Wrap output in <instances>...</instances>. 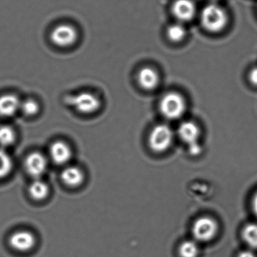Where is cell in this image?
Returning a JSON list of instances; mask_svg holds the SVG:
<instances>
[{
    "instance_id": "obj_9",
    "label": "cell",
    "mask_w": 257,
    "mask_h": 257,
    "mask_svg": "<svg viewBox=\"0 0 257 257\" xmlns=\"http://www.w3.org/2000/svg\"><path fill=\"white\" fill-rule=\"evenodd\" d=\"M37 239L31 231L21 230L12 234L10 244L13 249L19 252H28L35 246Z\"/></svg>"
},
{
    "instance_id": "obj_11",
    "label": "cell",
    "mask_w": 257,
    "mask_h": 257,
    "mask_svg": "<svg viewBox=\"0 0 257 257\" xmlns=\"http://www.w3.org/2000/svg\"><path fill=\"white\" fill-rule=\"evenodd\" d=\"M50 156L57 165H65L71 160L73 151L67 143L58 141L51 146Z\"/></svg>"
},
{
    "instance_id": "obj_2",
    "label": "cell",
    "mask_w": 257,
    "mask_h": 257,
    "mask_svg": "<svg viewBox=\"0 0 257 257\" xmlns=\"http://www.w3.org/2000/svg\"><path fill=\"white\" fill-rule=\"evenodd\" d=\"M174 142V132L168 124H159L152 129L149 136V146L156 153H165Z\"/></svg>"
},
{
    "instance_id": "obj_20",
    "label": "cell",
    "mask_w": 257,
    "mask_h": 257,
    "mask_svg": "<svg viewBox=\"0 0 257 257\" xmlns=\"http://www.w3.org/2000/svg\"><path fill=\"white\" fill-rule=\"evenodd\" d=\"M168 39L174 43H180L186 37V29L181 25H173L167 31Z\"/></svg>"
},
{
    "instance_id": "obj_18",
    "label": "cell",
    "mask_w": 257,
    "mask_h": 257,
    "mask_svg": "<svg viewBox=\"0 0 257 257\" xmlns=\"http://www.w3.org/2000/svg\"><path fill=\"white\" fill-rule=\"evenodd\" d=\"M13 169V162L11 156L4 150H0V180L8 177Z\"/></svg>"
},
{
    "instance_id": "obj_16",
    "label": "cell",
    "mask_w": 257,
    "mask_h": 257,
    "mask_svg": "<svg viewBox=\"0 0 257 257\" xmlns=\"http://www.w3.org/2000/svg\"><path fill=\"white\" fill-rule=\"evenodd\" d=\"M242 237L249 247L257 249V223L246 224L242 230Z\"/></svg>"
},
{
    "instance_id": "obj_4",
    "label": "cell",
    "mask_w": 257,
    "mask_h": 257,
    "mask_svg": "<svg viewBox=\"0 0 257 257\" xmlns=\"http://www.w3.org/2000/svg\"><path fill=\"white\" fill-rule=\"evenodd\" d=\"M179 138L187 146L191 156H198L201 153V147L199 139L201 130L193 121H186L182 122L178 127Z\"/></svg>"
},
{
    "instance_id": "obj_5",
    "label": "cell",
    "mask_w": 257,
    "mask_h": 257,
    "mask_svg": "<svg viewBox=\"0 0 257 257\" xmlns=\"http://www.w3.org/2000/svg\"><path fill=\"white\" fill-rule=\"evenodd\" d=\"M65 101L77 112L85 115L97 112L101 106V101L97 96L86 91L69 96L66 98Z\"/></svg>"
},
{
    "instance_id": "obj_24",
    "label": "cell",
    "mask_w": 257,
    "mask_h": 257,
    "mask_svg": "<svg viewBox=\"0 0 257 257\" xmlns=\"http://www.w3.org/2000/svg\"><path fill=\"white\" fill-rule=\"evenodd\" d=\"M252 210H253V213L257 216V192L254 195L253 198H252Z\"/></svg>"
},
{
    "instance_id": "obj_14",
    "label": "cell",
    "mask_w": 257,
    "mask_h": 257,
    "mask_svg": "<svg viewBox=\"0 0 257 257\" xmlns=\"http://www.w3.org/2000/svg\"><path fill=\"white\" fill-rule=\"evenodd\" d=\"M61 177L64 184L72 188L79 187L85 180L83 171L76 166H69L64 168Z\"/></svg>"
},
{
    "instance_id": "obj_21",
    "label": "cell",
    "mask_w": 257,
    "mask_h": 257,
    "mask_svg": "<svg viewBox=\"0 0 257 257\" xmlns=\"http://www.w3.org/2000/svg\"><path fill=\"white\" fill-rule=\"evenodd\" d=\"M40 105L34 99H28L21 103L20 110L28 116H34L40 112Z\"/></svg>"
},
{
    "instance_id": "obj_1",
    "label": "cell",
    "mask_w": 257,
    "mask_h": 257,
    "mask_svg": "<svg viewBox=\"0 0 257 257\" xmlns=\"http://www.w3.org/2000/svg\"><path fill=\"white\" fill-rule=\"evenodd\" d=\"M201 22L204 29L209 32H220L226 27L228 16L219 6L210 4L201 12Z\"/></svg>"
},
{
    "instance_id": "obj_15",
    "label": "cell",
    "mask_w": 257,
    "mask_h": 257,
    "mask_svg": "<svg viewBox=\"0 0 257 257\" xmlns=\"http://www.w3.org/2000/svg\"><path fill=\"white\" fill-rule=\"evenodd\" d=\"M49 185L40 178L36 179L29 187L30 195L36 201L46 199L49 195Z\"/></svg>"
},
{
    "instance_id": "obj_7",
    "label": "cell",
    "mask_w": 257,
    "mask_h": 257,
    "mask_svg": "<svg viewBox=\"0 0 257 257\" xmlns=\"http://www.w3.org/2000/svg\"><path fill=\"white\" fill-rule=\"evenodd\" d=\"M50 38L55 46L60 48H69L77 42L79 34L74 27L62 24L52 30Z\"/></svg>"
},
{
    "instance_id": "obj_3",
    "label": "cell",
    "mask_w": 257,
    "mask_h": 257,
    "mask_svg": "<svg viewBox=\"0 0 257 257\" xmlns=\"http://www.w3.org/2000/svg\"><path fill=\"white\" fill-rule=\"evenodd\" d=\"M159 109L162 115L168 119H178L186 112V100L180 94L168 93L161 100Z\"/></svg>"
},
{
    "instance_id": "obj_12",
    "label": "cell",
    "mask_w": 257,
    "mask_h": 257,
    "mask_svg": "<svg viewBox=\"0 0 257 257\" xmlns=\"http://www.w3.org/2000/svg\"><path fill=\"white\" fill-rule=\"evenodd\" d=\"M21 101L16 94H6L0 96V115L3 117L13 116L20 110Z\"/></svg>"
},
{
    "instance_id": "obj_13",
    "label": "cell",
    "mask_w": 257,
    "mask_h": 257,
    "mask_svg": "<svg viewBox=\"0 0 257 257\" xmlns=\"http://www.w3.org/2000/svg\"><path fill=\"white\" fill-rule=\"evenodd\" d=\"M138 82L140 86L144 90L152 91L159 85V76L154 69L149 67H144L138 72Z\"/></svg>"
},
{
    "instance_id": "obj_17",
    "label": "cell",
    "mask_w": 257,
    "mask_h": 257,
    "mask_svg": "<svg viewBox=\"0 0 257 257\" xmlns=\"http://www.w3.org/2000/svg\"><path fill=\"white\" fill-rule=\"evenodd\" d=\"M198 253L199 247L196 240H185L179 247V255L180 257H197Z\"/></svg>"
},
{
    "instance_id": "obj_23",
    "label": "cell",
    "mask_w": 257,
    "mask_h": 257,
    "mask_svg": "<svg viewBox=\"0 0 257 257\" xmlns=\"http://www.w3.org/2000/svg\"><path fill=\"white\" fill-rule=\"evenodd\" d=\"M237 257H256L255 256V253L252 252V250L249 249H246V250L241 251L240 253L238 254Z\"/></svg>"
},
{
    "instance_id": "obj_19",
    "label": "cell",
    "mask_w": 257,
    "mask_h": 257,
    "mask_svg": "<svg viewBox=\"0 0 257 257\" xmlns=\"http://www.w3.org/2000/svg\"><path fill=\"white\" fill-rule=\"evenodd\" d=\"M16 140V134L13 127L8 125L0 126V146L10 147Z\"/></svg>"
},
{
    "instance_id": "obj_6",
    "label": "cell",
    "mask_w": 257,
    "mask_h": 257,
    "mask_svg": "<svg viewBox=\"0 0 257 257\" xmlns=\"http://www.w3.org/2000/svg\"><path fill=\"white\" fill-rule=\"evenodd\" d=\"M219 231V224L211 216L198 218L192 224V234L197 242H208L213 240Z\"/></svg>"
},
{
    "instance_id": "obj_10",
    "label": "cell",
    "mask_w": 257,
    "mask_h": 257,
    "mask_svg": "<svg viewBox=\"0 0 257 257\" xmlns=\"http://www.w3.org/2000/svg\"><path fill=\"white\" fill-rule=\"evenodd\" d=\"M174 17L182 22L192 20L196 13V7L192 0H177L172 7Z\"/></svg>"
},
{
    "instance_id": "obj_22",
    "label": "cell",
    "mask_w": 257,
    "mask_h": 257,
    "mask_svg": "<svg viewBox=\"0 0 257 257\" xmlns=\"http://www.w3.org/2000/svg\"><path fill=\"white\" fill-rule=\"evenodd\" d=\"M249 79L252 85H257V67L251 70L249 74Z\"/></svg>"
},
{
    "instance_id": "obj_8",
    "label": "cell",
    "mask_w": 257,
    "mask_h": 257,
    "mask_svg": "<svg viewBox=\"0 0 257 257\" xmlns=\"http://www.w3.org/2000/svg\"><path fill=\"white\" fill-rule=\"evenodd\" d=\"M25 165V169L29 175L35 179H39L46 172L48 160L41 153L34 152L28 155Z\"/></svg>"
}]
</instances>
